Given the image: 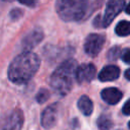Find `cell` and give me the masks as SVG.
<instances>
[{"mask_svg": "<svg viewBox=\"0 0 130 130\" xmlns=\"http://www.w3.org/2000/svg\"><path fill=\"white\" fill-rule=\"evenodd\" d=\"M41 61L37 54L24 51L16 56L8 67V78L15 84H23L29 81L39 70Z\"/></svg>", "mask_w": 130, "mask_h": 130, "instance_id": "1", "label": "cell"}, {"mask_svg": "<svg viewBox=\"0 0 130 130\" xmlns=\"http://www.w3.org/2000/svg\"><path fill=\"white\" fill-rule=\"evenodd\" d=\"M76 68V61L68 59L54 70L50 78V84L57 93L65 95L71 90L75 79Z\"/></svg>", "mask_w": 130, "mask_h": 130, "instance_id": "2", "label": "cell"}, {"mask_svg": "<svg viewBox=\"0 0 130 130\" xmlns=\"http://www.w3.org/2000/svg\"><path fill=\"white\" fill-rule=\"evenodd\" d=\"M88 0H57L56 10L65 21L80 20L86 12Z\"/></svg>", "mask_w": 130, "mask_h": 130, "instance_id": "3", "label": "cell"}, {"mask_svg": "<svg viewBox=\"0 0 130 130\" xmlns=\"http://www.w3.org/2000/svg\"><path fill=\"white\" fill-rule=\"evenodd\" d=\"M124 8L125 0H109L106 6L104 17L102 18V26L107 27Z\"/></svg>", "mask_w": 130, "mask_h": 130, "instance_id": "4", "label": "cell"}, {"mask_svg": "<svg viewBox=\"0 0 130 130\" xmlns=\"http://www.w3.org/2000/svg\"><path fill=\"white\" fill-rule=\"evenodd\" d=\"M105 44V37L99 34H90L84 42V52L91 57L96 56L103 49Z\"/></svg>", "mask_w": 130, "mask_h": 130, "instance_id": "5", "label": "cell"}, {"mask_svg": "<svg viewBox=\"0 0 130 130\" xmlns=\"http://www.w3.org/2000/svg\"><path fill=\"white\" fill-rule=\"evenodd\" d=\"M59 118V105L53 104L47 107L41 116V123L45 129H51L54 127Z\"/></svg>", "mask_w": 130, "mask_h": 130, "instance_id": "6", "label": "cell"}, {"mask_svg": "<svg viewBox=\"0 0 130 130\" xmlns=\"http://www.w3.org/2000/svg\"><path fill=\"white\" fill-rule=\"evenodd\" d=\"M23 125V114L21 110H13L4 120L1 130H21Z\"/></svg>", "mask_w": 130, "mask_h": 130, "instance_id": "7", "label": "cell"}, {"mask_svg": "<svg viewBox=\"0 0 130 130\" xmlns=\"http://www.w3.org/2000/svg\"><path fill=\"white\" fill-rule=\"evenodd\" d=\"M96 73V68L91 63L81 64L76 68L75 71V79L79 83L83 82H90L94 77Z\"/></svg>", "mask_w": 130, "mask_h": 130, "instance_id": "8", "label": "cell"}, {"mask_svg": "<svg viewBox=\"0 0 130 130\" xmlns=\"http://www.w3.org/2000/svg\"><path fill=\"white\" fill-rule=\"evenodd\" d=\"M43 38H44L43 31L39 28H36V29L31 30L30 32H28L23 38L21 45H22L23 49H25V51H28V50L32 49L34 47H36L39 43H41Z\"/></svg>", "mask_w": 130, "mask_h": 130, "instance_id": "9", "label": "cell"}, {"mask_svg": "<svg viewBox=\"0 0 130 130\" xmlns=\"http://www.w3.org/2000/svg\"><path fill=\"white\" fill-rule=\"evenodd\" d=\"M122 92L116 87H107L102 90L101 96L102 99L109 105H116L122 99Z\"/></svg>", "mask_w": 130, "mask_h": 130, "instance_id": "10", "label": "cell"}, {"mask_svg": "<svg viewBox=\"0 0 130 130\" xmlns=\"http://www.w3.org/2000/svg\"><path fill=\"white\" fill-rule=\"evenodd\" d=\"M120 76V69L116 65H107L99 73V79L101 81H112Z\"/></svg>", "mask_w": 130, "mask_h": 130, "instance_id": "11", "label": "cell"}, {"mask_svg": "<svg viewBox=\"0 0 130 130\" xmlns=\"http://www.w3.org/2000/svg\"><path fill=\"white\" fill-rule=\"evenodd\" d=\"M77 107H78L79 111L85 116H89L93 111V104L87 95H82L78 100Z\"/></svg>", "mask_w": 130, "mask_h": 130, "instance_id": "12", "label": "cell"}, {"mask_svg": "<svg viewBox=\"0 0 130 130\" xmlns=\"http://www.w3.org/2000/svg\"><path fill=\"white\" fill-rule=\"evenodd\" d=\"M115 32L120 37H126L130 35V21L122 20L118 22L115 27Z\"/></svg>", "mask_w": 130, "mask_h": 130, "instance_id": "13", "label": "cell"}, {"mask_svg": "<svg viewBox=\"0 0 130 130\" xmlns=\"http://www.w3.org/2000/svg\"><path fill=\"white\" fill-rule=\"evenodd\" d=\"M98 127L100 130H109L113 127V122L107 115H102L98 119Z\"/></svg>", "mask_w": 130, "mask_h": 130, "instance_id": "14", "label": "cell"}, {"mask_svg": "<svg viewBox=\"0 0 130 130\" xmlns=\"http://www.w3.org/2000/svg\"><path fill=\"white\" fill-rule=\"evenodd\" d=\"M49 98H50V92H49V90L46 89V88H41V89L38 91L37 95H36V100H37L38 103H40V104L45 103L46 101H48Z\"/></svg>", "mask_w": 130, "mask_h": 130, "instance_id": "15", "label": "cell"}, {"mask_svg": "<svg viewBox=\"0 0 130 130\" xmlns=\"http://www.w3.org/2000/svg\"><path fill=\"white\" fill-rule=\"evenodd\" d=\"M119 55H120V48H118V47L112 48L108 53V56L111 60H116L119 57Z\"/></svg>", "mask_w": 130, "mask_h": 130, "instance_id": "16", "label": "cell"}, {"mask_svg": "<svg viewBox=\"0 0 130 130\" xmlns=\"http://www.w3.org/2000/svg\"><path fill=\"white\" fill-rule=\"evenodd\" d=\"M122 60L125 62V63H128L130 64V48L126 49L123 53H122Z\"/></svg>", "mask_w": 130, "mask_h": 130, "instance_id": "17", "label": "cell"}, {"mask_svg": "<svg viewBox=\"0 0 130 130\" xmlns=\"http://www.w3.org/2000/svg\"><path fill=\"white\" fill-rule=\"evenodd\" d=\"M39 0H18V2H20L21 4L25 5V6H29V7H34L37 5Z\"/></svg>", "mask_w": 130, "mask_h": 130, "instance_id": "18", "label": "cell"}, {"mask_svg": "<svg viewBox=\"0 0 130 130\" xmlns=\"http://www.w3.org/2000/svg\"><path fill=\"white\" fill-rule=\"evenodd\" d=\"M122 112L124 115H130V100H128L124 104V106L122 108Z\"/></svg>", "mask_w": 130, "mask_h": 130, "instance_id": "19", "label": "cell"}, {"mask_svg": "<svg viewBox=\"0 0 130 130\" xmlns=\"http://www.w3.org/2000/svg\"><path fill=\"white\" fill-rule=\"evenodd\" d=\"M21 12H22V11H21V10H19V9H14V10H12V11H11L10 16H11L13 19H16V18L20 17V15L22 14Z\"/></svg>", "mask_w": 130, "mask_h": 130, "instance_id": "20", "label": "cell"}, {"mask_svg": "<svg viewBox=\"0 0 130 130\" xmlns=\"http://www.w3.org/2000/svg\"><path fill=\"white\" fill-rule=\"evenodd\" d=\"M125 77H126L128 80H130V68L125 71Z\"/></svg>", "mask_w": 130, "mask_h": 130, "instance_id": "21", "label": "cell"}, {"mask_svg": "<svg viewBox=\"0 0 130 130\" xmlns=\"http://www.w3.org/2000/svg\"><path fill=\"white\" fill-rule=\"evenodd\" d=\"M125 12L127 13V14H130V2L127 4V6L125 7Z\"/></svg>", "mask_w": 130, "mask_h": 130, "instance_id": "22", "label": "cell"}, {"mask_svg": "<svg viewBox=\"0 0 130 130\" xmlns=\"http://www.w3.org/2000/svg\"><path fill=\"white\" fill-rule=\"evenodd\" d=\"M128 127H129V128H130V122H129V123H128Z\"/></svg>", "mask_w": 130, "mask_h": 130, "instance_id": "23", "label": "cell"}, {"mask_svg": "<svg viewBox=\"0 0 130 130\" xmlns=\"http://www.w3.org/2000/svg\"><path fill=\"white\" fill-rule=\"evenodd\" d=\"M5 1H12V0H5Z\"/></svg>", "mask_w": 130, "mask_h": 130, "instance_id": "24", "label": "cell"}]
</instances>
